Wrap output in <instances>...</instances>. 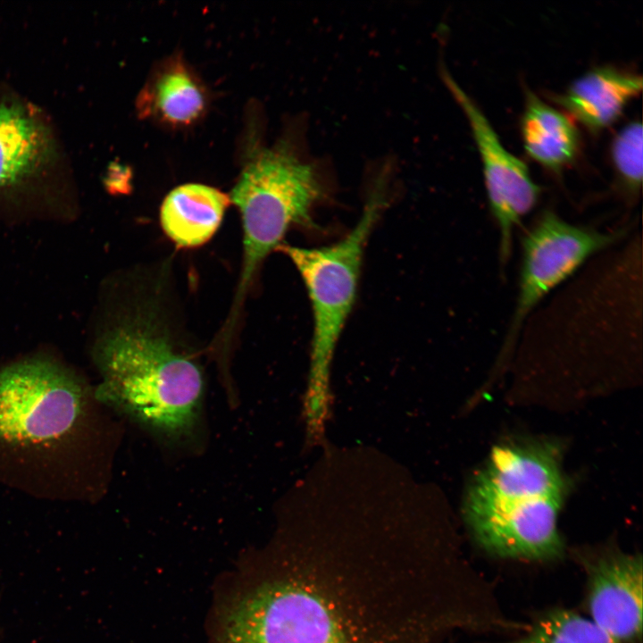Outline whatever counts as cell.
I'll list each match as a JSON object with an SVG mask.
<instances>
[{
    "mask_svg": "<svg viewBox=\"0 0 643 643\" xmlns=\"http://www.w3.org/2000/svg\"><path fill=\"white\" fill-rule=\"evenodd\" d=\"M155 313L136 310L107 331L95 349L102 376L97 399L146 429L186 436L199 415V366L174 347Z\"/></svg>",
    "mask_w": 643,
    "mask_h": 643,
    "instance_id": "obj_1",
    "label": "cell"
},
{
    "mask_svg": "<svg viewBox=\"0 0 643 643\" xmlns=\"http://www.w3.org/2000/svg\"><path fill=\"white\" fill-rule=\"evenodd\" d=\"M385 188L378 180L358 221L336 243L279 246L296 268L311 303L313 337L303 400L305 430L310 434L324 432L330 418L332 360L355 302L364 248L385 205Z\"/></svg>",
    "mask_w": 643,
    "mask_h": 643,
    "instance_id": "obj_2",
    "label": "cell"
},
{
    "mask_svg": "<svg viewBox=\"0 0 643 643\" xmlns=\"http://www.w3.org/2000/svg\"><path fill=\"white\" fill-rule=\"evenodd\" d=\"M325 196L320 166L302 157L288 142L251 154L230 195L243 226V269L236 304L288 229L313 225V210Z\"/></svg>",
    "mask_w": 643,
    "mask_h": 643,
    "instance_id": "obj_3",
    "label": "cell"
},
{
    "mask_svg": "<svg viewBox=\"0 0 643 643\" xmlns=\"http://www.w3.org/2000/svg\"><path fill=\"white\" fill-rule=\"evenodd\" d=\"M88 391L79 377L48 359L0 370V441L44 445L63 438L82 418Z\"/></svg>",
    "mask_w": 643,
    "mask_h": 643,
    "instance_id": "obj_4",
    "label": "cell"
},
{
    "mask_svg": "<svg viewBox=\"0 0 643 643\" xmlns=\"http://www.w3.org/2000/svg\"><path fill=\"white\" fill-rule=\"evenodd\" d=\"M622 234L577 226L551 211L540 214L522 238L519 290L505 346L515 340L525 319L546 295Z\"/></svg>",
    "mask_w": 643,
    "mask_h": 643,
    "instance_id": "obj_5",
    "label": "cell"
},
{
    "mask_svg": "<svg viewBox=\"0 0 643 643\" xmlns=\"http://www.w3.org/2000/svg\"><path fill=\"white\" fill-rule=\"evenodd\" d=\"M440 74L471 126L480 156L489 208L499 230L500 258L506 262L514 230L536 205L540 188L527 165L505 148L480 108L443 65Z\"/></svg>",
    "mask_w": 643,
    "mask_h": 643,
    "instance_id": "obj_6",
    "label": "cell"
},
{
    "mask_svg": "<svg viewBox=\"0 0 643 643\" xmlns=\"http://www.w3.org/2000/svg\"><path fill=\"white\" fill-rule=\"evenodd\" d=\"M562 499V496L509 500L466 496L464 514L478 543L494 555L553 558L563 551L557 530Z\"/></svg>",
    "mask_w": 643,
    "mask_h": 643,
    "instance_id": "obj_7",
    "label": "cell"
},
{
    "mask_svg": "<svg viewBox=\"0 0 643 643\" xmlns=\"http://www.w3.org/2000/svg\"><path fill=\"white\" fill-rule=\"evenodd\" d=\"M59 159L43 116L20 100L0 99V194L45 176Z\"/></svg>",
    "mask_w": 643,
    "mask_h": 643,
    "instance_id": "obj_8",
    "label": "cell"
},
{
    "mask_svg": "<svg viewBox=\"0 0 643 643\" xmlns=\"http://www.w3.org/2000/svg\"><path fill=\"white\" fill-rule=\"evenodd\" d=\"M564 481L557 456L543 446L497 447L468 496L509 500L562 496Z\"/></svg>",
    "mask_w": 643,
    "mask_h": 643,
    "instance_id": "obj_9",
    "label": "cell"
},
{
    "mask_svg": "<svg viewBox=\"0 0 643 643\" xmlns=\"http://www.w3.org/2000/svg\"><path fill=\"white\" fill-rule=\"evenodd\" d=\"M642 596L640 555H614L593 567L589 595L590 619L620 643L641 635Z\"/></svg>",
    "mask_w": 643,
    "mask_h": 643,
    "instance_id": "obj_10",
    "label": "cell"
},
{
    "mask_svg": "<svg viewBox=\"0 0 643 643\" xmlns=\"http://www.w3.org/2000/svg\"><path fill=\"white\" fill-rule=\"evenodd\" d=\"M642 89V76L614 66L595 67L553 101L592 132L611 125Z\"/></svg>",
    "mask_w": 643,
    "mask_h": 643,
    "instance_id": "obj_11",
    "label": "cell"
},
{
    "mask_svg": "<svg viewBox=\"0 0 643 643\" xmlns=\"http://www.w3.org/2000/svg\"><path fill=\"white\" fill-rule=\"evenodd\" d=\"M230 203V195L207 185L179 186L163 202L162 228L180 247L202 246L214 235Z\"/></svg>",
    "mask_w": 643,
    "mask_h": 643,
    "instance_id": "obj_12",
    "label": "cell"
},
{
    "mask_svg": "<svg viewBox=\"0 0 643 643\" xmlns=\"http://www.w3.org/2000/svg\"><path fill=\"white\" fill-rule=\"evenodd\" d=\"M521 134L527 154L552 171H562L578 155L580 141L573 121L529 88L525 91Z\"/></svg>",
    "mask_w": 643,
    "mask_h": 643,
    "instance_id": "obj_13",
    "label": "cell"
},
{
    "mask_svg": "<svg viewBox=\"0 0 643 643\" xmlns=\"http://www.w3.org/2000/svg\"><path fill=\"white\" fill-rule=\"evenodd\" d=\"M143 102L147 104L145 109H151L165 121L188 124L204 112L205 95L186 66L175 61L157 74Z\"/></svg>",
    "mask_w": 643,
    "mask_h": 643,
    "instance_id": "obj_14",
    "label": "cell"
},
{
    "mask_svg": "<svg viewBox=\"0 0 643 643\" xmlns=\"http://www.w3.org/2000/svg\"><path fill=\"white\" fill-rule=\"evenodd\" d=\"M513 643H620L591 619L571 611H555Z\"/></svg>",
    "mask_w": 643,
    "mask_h": 643,
    "instance_id": "obj_15",
    "label": "cell"
},
{
    "mask_svg": "<svg viewBox=\"0 0 643 643\" xmlns=\"http://www.w3.org/2000/svg\"><path fill=\"white\" fill-rule=\"evenodd\" d=\"M642 125L632 121L624 125L611 144V158L616 174L631 196L639 193L642 185Z\"/></svg>",
    "mask_w": 643,
    "mask_h": 643,
    "instance_id": "obj_16",
    "label": "cell"
}]
</instances>
